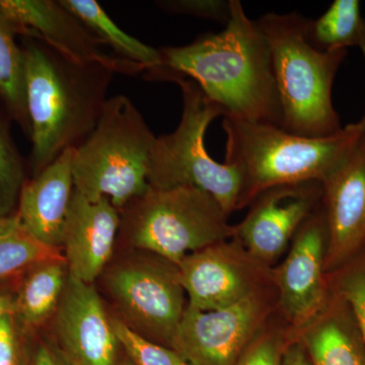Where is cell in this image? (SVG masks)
<instances>
[{
    "mask_svg": "<svg viewBox=\"0 0 365 365\" xmlns=\"http://www.w3.org/2000/svg\"><path fill=\"white\" fill-rule=\"evenodd\" d=\"M230 11L222 32L160 49L162 66L146 78L191 79L222 108L223 118L281 127L282 109L267 41L241 1L230 0Z\"/></svg>",
    "mask_w": 365,
    "mask_h": 365,
    "instance_id": "obj_1",
    "label": "cell"
},
{
    "mask_svg": "<svg viewBox=\"0 0 365 365\" xmlns=\"http://www.w3.org/2000/svg\"><path fill=\"white\" fill-rule=\"evenodd\" d=\"M26 108L34 176L95 128L116 73L103 64H81L42 41L25 38Z\"/></svg>",
    "mask_w": 365,
    "mask_h": 365,
    "instance_id": "obj_2",
    "label": "cell"
},
{
    "mask_svg": "<svg viewBox=\"0 0 365 365\" xmlns=\"http://www.w3.org/2000/svg\"><path fill=\"white\" fill-rule=\"evenodd\" d=\"M225 163L241 175V206L266 190L324 182L342 165L365 132V117L326 137L295 135L275 125L225 117Z\"/></svg>",
    "mask_w": 365,
    "mask_h": 365,
    "instance_id": "obj_3",
    "label": "cell"
},
{
    "mask_svg": "<svg viewBox=\"0 0 365 365\" xmlns=\"http://www.w3.org/2000/svg\"><path fill=\"white\" fill-rule=\"evenodd\" d=\"M272 57L282 109L283 130L326 137L341 129L332 88L347 50L319 51L307 39V19L297 13H268L257 20Z\"/></svg>",
    "mask_w": 365,
    "mask_h": 365,
    "instance_id": "obj_4",
    "label": "cell"
},
{
    "mask_svg": "<svg viewBox=\"0 0 365 365\" xmlns=\"http://www.w3.org/2000/svg\"><path fill=\"white\" fill-rule=\"evenodd\" d=\"M155 139L130 98H108L93 130L74 148L76 190L90 200L108 198L121 210L150 188Z\"/></svg>",
    "mask_w": 365,
    "mask_h": 365,
    "instance_id": "obj_5",
    "label": "cell"
},
{
    "mask_svg": "<svg viewBox=\"0 0 365 365\" xmlns=\"http://www.w3.org/2000/svg\"><path fill=\"white\" fill-rule=\"evenodd\" d=\"M120 213V232L132 248L176 265L188 255L235 235V227L228 223V215L220 203L194 187H150Z\"/></svg>",
    "mask_w": 365,
    "mask_h": 365,
    "instance_id": "obj_6",
    "label": "cell"
},
{
    "mask_svg": "<svg viewBox=\"0 0 365 365\" xmlns=\"http://www.w3.org/2000/svg\"><path fill=\"white\" fill-rule=\"evenodd\" d=\"M182 91V111L176 130L157 137L151 153L148 184L151 188L190 186L213 197L228 215L241 206L242 180L232 165L215 162L205 148V133L222 108L191 79L163 76Z\"/></svg>",
    "mask_w": 365,
    "mask_h": 365,
    "instance_id": "obj_7",
    "label": "cell"
},
{
    "mask_svg": "<svg viewBox=\"0 0 365 365\" xmlns=\"http://www.w3.org/2000/svg\"><path fill=\"white\" fill-rule=\"evenodd\" d=\"M103 274L119 314L115 317L146 339L170 348L187 307L178 265L141 251Z\"/></svg>",
    "mask_w": 365,
    "mask_h": 365,
    "instance_id": "obj_8",
    "label": "cell"
},
{
    "mask_svg": "<svg viewBox=\"0 0 365 365\" xmlns=\"http://www.w3.org/2000/svg\"><path fill=\"white\" fill-rule=\"evenodd\" d=\"M261 317L255 294L215 311L187 306L170 348L189 365H235L253 341Z\"/></svg>",
    "mask_w": 365,
    "mask_h": 365,
    "instance_id": "obj_9",
    "label": "cell"
},
{
    "mask_svg": "<svg viewBox=\"0 0 365 365\" xmlns=\"http://www.w3.org/2000/svg\"><path fill=\"white\" fill-rule=\"evenodd\" d=\"M0 9L16 35L42 41L62 56L81 64H103L116 73L145 71L143 66L109 54L81 21L54 0H0Z\"/></svg>",
    "mask_w": 365,
    "mask_h": 365,
    "instance_id": "obj_10",
    "label": "cell"
},
{
    "mask_svg": "<svg viewBox=\"0 0 365 365\" xmlns=\"http://www.w3.org/2000/svg\"><path fill=\"white\" fill-rule=\"evenodd\" d=\"M323 197L321 182L283 185L257 197L235 235L255 261L272 263L287 248L302 223L319 207Z\"/></svg>",
    "mask_w": 365,
    "mask_h": 365,
    "instance_id": "obj_11",
    "label": "cell"
},
{
    "mask_svg": "<svg viewBox=\"0 0 365 365\" xmlns=\"http://www.w3.org/2000/svg\"><path fill=\"white\" fill-rule=\"evenodd\" d=\"M55 342L74 365H119L112 316L95 285L73 277L53 317Z\"/></svg>",
    "mask_w": 365,
    "mask_h": 365,
    "instance_id": "obj_12",
    "label": "cell"
},
{
    "mask_svg": "<svg viewBox=\"0 0 365 365\" xmlns=\"http://www.w3.org/2000/svg\"><path fill=\"white\" fill-rule=\"evenodd\" d=\"M327 241L321 202L302 223L287 259L276 271L281 307L297 325L316 319L330 297V287L325 278Z\"/></svg>",
    "mask_w": 365,
    "mask_h": 365,
    "instance_id": "obj_13",
    "label": "cell"
},
{
    "mask_svg": "<svg viewBox=\"0 0 365 365\" xmlns=\"http://www.w3.org/2000/svg\"><path fill=\"white\" fill-rule=\"evenodd\" d=\"M327 235L325 271L331 273L365 247V132L351 153L323 182Z\"/></svg>",
    "mask_w": 365,
    "mask_h": 365,
    "instance_id": "obj_14",
    "label": "cell"
},
{
    "mask_svg": "<svg viewBox=\"0 0 365 365\" xmlns=\"http://www.w3.org/2000/svg\"><path fill=\"white\" fill-rule=\"evenodd\" d=\"M121 213L108 198L90 200L74 189L62 250L69 274L93 284L112 259Z\"/></svg>",
    "mask_w": 365,
    "mask_h": 365,
    "instance_id": "obj_15",
    "label": "cell"
},
{
    "mask_svg": "<svg viewBox=\"0 0 365 365\" xmlns=\"http://www.w3.org/2000/svg\"><path fill=\"white\" fill-rule=\"evenodd\" d=\"M227 242L188 255L178 265L188 307L215 311L254 294L248 263Z\"/></svg>",
    "mask_w": 365,
    "mask_h": 365,
    "instance_id": "obj_16",
    "label": "cell"
},
{
    "mask_svg": "<svg viewBox=\"0 0 365 365\" xmlns=\"http://www.w3.org/2000/svg\"><path fill=\"white\" fill-rule=\"evenodd\" d=\"M74 148H67L21 188L16 215L41 242L62 249L64 230L73 196Z\"/></svg>",
    "mask_w": 365,
    "mask_h": 365,
    "instance_id": "obj_17",
    "label": "cell"
},
{
    "mask_svg": "<svg viewBox=\"0 0 365 365\" xmlns=\"http://www.w3.org/2000/svg\"><path fill=\"white\" fill-rule=\"evenodd\" d=\"M302 340L314 365H365V342L356 319L333 292Z\"/></svg>",
    "mask_w": 365,
    "mask_h": 365,
    "instance_id": "obj_18",
    "label": "cell"
},
{
    "mask_svg": "<svg viewBox=\"0 0 365 365\" xmlns=\"http://www.w3.org/2000/svg\"><path fill=\"white\" fill-rule=\"evenodd\" d=\"M68 275L64 258L41 262L26 270L14 297V314L23 328H37L54 317Z\"/></svg>",
    "mask_w": 365,
    "mask_h": 365,
    "instance_id": "obj_19",
    "label": "cell"
},
{
    "mask_svg": "<svg viewBox=\"0 0 365 365\" xmlns=\"http://www.w3.org/2000/svg\"><path fill=\"white\" fill-rule=\"evenodd\" d=\"M103 44L109 46L118 58L143 66L145 71L162 66L160 49L144 44L125 33L95 0H59Z\"/></svg>",
    "mask_w": 365,
    "mask_h": 365,
    "instance_id": "obj_20",
    "label": "cell"
},
{
    "mask_svg": "<svg viewBox=\"0 0 365 365\" xmlns=\"http://www.w3.org/2000/svg\"><path fill=\"white\" fill-rule=\"evenodd\" d=\"M364 38L359 0H335L319 19L307 20V39L319 51L360 47Z\"/></svg>",
    "mask_w": 365,
    "mask_h": 365,
    "instance_id": "obj_21",
    "label": "cell"
},
{
    "mask_svg": "<svg viewBox=\"0 0 365 365\" xmlns=\"http://www.w3.org/2000/svg\"><path fill=\"white\" fill-rule=\"evenodd\" d=\"M16 36L13 24L0 9V97L11 117L30 135L25 55L21 46L16 44Z\"/></svg>",
    "mask_w": 365,
    "mask_h": 365,
    "instance_id": "obj_22",
    "label": "cell"
},
{
    "mask_svg": "<svg viewBox=\"0 0 365 365\" xmlns=\"http://www.w3.org/2000/svg\"><path fill=\"white\" fill-rule=\"evenodd\" d=\"M64 258L61 250L46 246L19 220L16 212L0 215V277L28 270L41 262Z\"/></svg>",
    "mask_w": 365,
    "mask_h": 365,
    "instance_id": "obj_23",
    "label": "cell"
},
{
    "mask_svg": "<svg viewBox=\"0 0 365 365\" xmlns=\"http://www.w3.org/2000/svg\"><path fill=\"white\" fill-rule=\"evenodd\" d=\"M25 182L23 160L0 118V215L16 212Z\"/></svg>",
    "mask_w": 365,
    "mask_h": 365,
    "instance_id": "obj_24",
    "label": "cell"
},
{
    "mask_svg": "<svg viewBox=\"0 0 365 365\" xmlns=\"http://www.w3.org/2000/svg\"><path fill=\"white\" fill-rule=\"evenodd\" d=\"M329 274L331 292L347 302L365 342V247L342 267Z\"/></svg>",
    "mask_w": 365,
    "mask_h": 365,
    "instance_id": "obj_25",
    "label": "cell"
},
{
    "mask_svg": "<svg viewBox=\"0 0 365 365\" xmlns=\"http://www.w3.org/2000/svg\"><path fill=\"white\" fill-rule=\"evenodd\" d=\"M112 325L120 347L134 365H189L172 348L146 339L115 316Z\"/></svg>",
    "mask_w": 365,
    "mask_h": 365,
    "instance_id": "obj_26",
    "label": "cell"
},
{
    "mask_svg": "<svg viewBox=\"0 0 365 365\" xmlns=\"http://www.w3.org/2000/svg\"><path fill=\"white\" fill-rule=\"evenodd\" d=\"M157 6L169 14H187L196 18L220 21L227 25L230 19V0H165Z\"/></svg>",
    "mask_w": 365,
    "mask_h": 365,
    "instance_id": "obj_27",
    "label": "cell"
},
{
    "mask_svg": "<svg viewBox=\"0 0 365 365\" xmlns=\"http://www.w3.org/2000/svg\"><path fill=\"white\" fill-rule=\"evenodd\" d=\"M21 328L13 314L0 318V365H26Z\"/></svg>",
    "mask_w": 365,
    "mask_h": 365,
    "instance_id": "obj_28",
    "label": "cell"
},
{
    "mask_svg": "<svg viewBox=\"0 0 365 365\" xmlns=\"http://www.w3.org/2000/svg\"><path fill=\"white\" fill-rule=\"evenodd\" d=\"M284 348L279 338L261 336L252 341L235 365H279Z\"/></svg>",
    "mask_w": 365,
    "mask_h": 365,
    "instance_id": "obj_29",
    "label": "cell"
},
{
    "mask_svg": "<svg viewBox=\"0 0 365 365\" xmlns=\"http://www.w3.org/2000/svg\"><path fill=\"white\" fill-rule=\"evenodd\" d=\"M30 365H74L53 339L41 341Z\"/></svg>",
    "mask_w": 365,
    "mask_h": 365,
    "instance_id": "obj_30",
    "label": "cell"
},
{
    "mask_svg": "<svg viewBox=\"0 0 365 365\" xmlns=\"http://www.w3.org/2000/svg\"><path fill=\"white\" fill-rule=\"evenodd\" d=\"M279 365H314L304 341H295L285 346Z\"/></svg>",
    "mask_w": 365,
    "mask_h": 365,
    "instance_id": "obj_31",
    "label": "cell"
},
{
    "mask_svg": "<svg viewBox=\"0 0 365 365\" xmlns=\"http://www.w3.org/2000/svg\"><path fill=\"white\" fill-rule=\"evenodd\" d=\"M9 314H14V297L0 294V318Z\"/></svg>",
    "mask_w": 365,
    "mask_h": 365,
    "instance_id": "obj_32",
    "label": "cell"
},
{
    "mask_svg": "<svg viewBox=\"0 0 365 365\" xmlns=\"http://www.w3.org/2000/svg\"><path fill=\"white\" fill-rule=\"evenodd\" d=\"M360 49H361L362 53H364V60H365V38L364 41H362L361 45H360Z\"/></svg>",
    "mask_w": 365,
    "mask_h": 365,
    "instance_id": "obj_33",
    "label": "cell"
},
{
    "mask_svg": "<svg viewBox=\"0 0 365 365\" xmlns=\"http://www.w3.org/2000/svg\"><path fill=\"white\" fill-rule=\"evenodd\" d=\"M119 365H134V364H132L130 360H127V361H124L123 364H119Z\"/></svg>",
    "mask_w": 365,
    "mask_h": 365,
    "instance_id": "obj_34",
    "label": "cell"
}]
</instances>
